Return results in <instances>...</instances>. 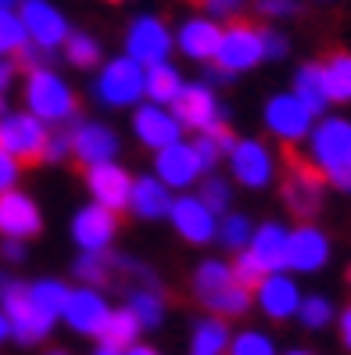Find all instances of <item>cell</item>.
Wrapping results in <instances>:
<instances>
[{"instance_id":"obj_1","label":"cell","mask_w":351,"mask_h":355,"mask_svg":"<svg viewBox=\"0 0 351 355\" xmlns=\"http://www.w3.org/2000/svg\"><path fill=\"white\" fill-rule=\"evenodd\" d=\"M190 291H194V302H201L204 309L219 320H237V316H247L251 312V291L240 287L237 277H233V266L222 262V259H204L197 269H194V280H190Z\"/></svg>"},{"instance_id":"obj_2","label":"cell","mask_w":351,"mask_h":355,"mask_svg":"<svg viewBox=\"0 0 351 355\" xmlns=\"http://www.w3.org/2000/svg\"><path fill=\"white\" fill-rule=\"evenodd\" d=\"M22 97H26V112L36 115V119L44 122V126H51V130L72 122L75 112H79L75 90H72L54 69H33V72H26Z\"/></svg>"},{"instance_id":"obj_3","label":"cell","mask_w":351,"mask_h":355,"mask_svg":"<svg viewBox=\"0 0 351 355\" xmlns=\"http://www.w3.org/2000/svg\"><path fill=\"white\" fill-rule=\"evenodd\" d=\"M308 162L337 183L341 191H351V122L348 119H323L308 133Z\"/></svg>"},{"instance_id":"obj_4","label":"cell","mask_w":351,"mask_h":355,"mask_svg":"<svg viewBox=\"0 0 351 355\" xmlns=\"http://www.w3.org/2000/svg\"><path fill=\"white\" fill-rule=\"evenodd\" d=\"M0 312L11 320V341L18 345H39L51 338L54 320H47L29 298V280H18L11 273H0Z\"/></svg>"},{"instance_id":"obj_5","label":"cell","mask_w":351,"mask_h":355,"mask_svg":"<svg viewBox=\"0 0 351 355\" xmlns=\"http://www.w3.org/2000/svg\"><path fill=\"white\" fill-rule=\"evenodd\" d=\"M283 205L301 223H312V216L323 205V173L301 155L283 158Z\"/></svg>"},{"instance_id":"obj_6","label":"cell","mask_w":351,"mask_h":355,"mask_svg":"<svg viewBox=\"0 0 351 355\" xmlns=\"http://www.w3.org/2000/svg\"><path fill=\"white\" fill-rule=\"evenodd\" d=\"M47 137H51V126H44L29 112H4V119H0V151H8L22 165L44 162Z\"/></svg>"},{"instance_id":"obj_7","label":"cell","mask_w":351,"mask_h":355,"mask_svg":"<svg viewBox=\"0 0 351 355\" xmlns=\"http://www.w3.org/2000/svg\"><path fill=\"white\" fill-rule=\"evenodd\" d=\"M258 61H265L262 29H255L251 22H233L230 29H222L219 51H215V72L219 76L251 72Z\"/></svg>"},{"instance_id":"obj_8","label":"cell","mask_w":351,"mask_h":355,"mask_svg":"<svg viewBox=\"0 0 351 355\" xmlns=\"http://www.w3.org/2000/svg\"><path fill=\"white\" fill-rule=\"evenodd\" d=\"M172 115L183 130L194 133H215L219 126H226V112L208 83H183L179 97L172 101Z\"/></svg>"},{"instance_id":"obj_9","label":"cell","mask_w":351,"mask_h":355,"mask_svg":"<svg viewBox=\"0 0 351 355\" xmlns=\"http://www.w3.org/2000/svg\"><path fill=\"white\" fill-rule=\"evenodd\" d=\"M230 169H233V180L247 191H265L273 187L276 176H280V165H276V151L269 144H262L255 137H244L233 144L230 151Z\"/></svg>"},{"instance_id":"obj_10","label":"cell","mask_w":351,"mask_h":355,"mask_svg":"<svg viewBox=\"0 0 351 355\" xmlns=\"http://www.w3.org/2000/svg\"><path fill=\"white\" fill-rule=\"evenodd\" d=\"M18 18H22V26H26V36H29V44L39 47V51H57V47H65V40L72 36L69 29V18L61 15L51 0H18Z\"/></svg>"},{"instance_id":"obj_11","label":"cell","mask_w":351,"mask_h":355,"mask_svg":"<svg viewBox=\"0 0 351 355\" xmlns=\"http://www.w3.org/2000/svg\"><path fill=\"white\" fill-rule=\"evenodd\" d=\"M93 94L108 108H129V104H136L143 97V65H136L133 58L108 61L93 83Z\"/></svg>"},{"instance_id":"obj_12","label":"cell","mask_w":351,"mask_h":355,"mask_svg":"<svg viewBox=\"0 0 351 355\" xmlns=\"http://www.w3.org/2000/svg\"><path fill=\"white\" fill-rule=\"evenodd\" d=\"M172 44H176V36L169 33V26L158 15H140L126 33V58H133L143 69H151V65L169 61Z\"/></svg>"},{"instance_id":"obj_13","label":"cell","mask_w":351,"mask_h":355,"mask_svg":"<svg viewBox=\"0 0 351 355\" xmlns=\"http://www.w3.org/2000/svg\"><path fill=\"white\" fill-rule=\"evenodd\" d=\"M61 320H65L69 330L82 334V338H97L100 341V334H105V327L111 320V305H108V298L100 295L97 287H72Z\"/></svg>"},{"instance_id":"obj_14","label":"cell","mask_w":351,"mask_h":355,"mask_svg":"<svg viewBox=\"0 0 351 355\" xmlns=\"http://www.w3.org/2000/svg\"><path fill=\"white\" fill-rule=\"evenodd\" d=\"M118 234V216L100 205H82L72 216V241L82 255H105Z\"/></svg>"},{"instance_id":"obj_15","label":"cell","mask_w":351,"mask_h":355,"mask_svg":"<svg viewBox=\"0 0 351 355\" xmlns=\"http://www.w3.org/2000/svg\"><path fill=\"white\" fill-rule=\"evenodd\" d=\"M312 119L316 115L308 112L294 94H276V97H269V104H265V126H269V133L283 144L308 140V133H312V126H316Z\"/></svg>"},{"instance_id":"obj_16","label":"cell","mask_w":351,"mask_h":355,"mask_svg":"<svg viewBox=\"0 0 351 355\" xmlns=\"http://www.w3.org/2000/svg\"><path fill=\"white\" fill-rule=\"evenodd\" d=\"M82 180H87V191H90V201L108 208V212H122L129 205V187H133V176L122 169L118 162H105V165H90L82 169Z\"/></svg>"},{"instance_id":"obj_17","label":"cell","mask_w":351,"mask_h":355,"mask_svg":"<svg viewBox=\"0 0 351 355\" xmlns=\"http://www.w3.org/2000/svg\"><path fill=\"white\" fill-rule=\"evenodd\" d=\"M44 230V212L36 198L26 191H8L0 194V237L4 241H33Z\"/></svg>"},{"instance_id":"obj_18","label":"cell","mask_w":351,"mask_h":355,"mask_svg":"<svg viewBox=\"0 0 351 355\" xmlns=\"http://www.w3.org/2000/svg\"><path fill=\"white\" fill-rule=\"evenodd\" d=\"M133 133H136V140L143 144V148L158 155L165 148H172V144H179L183 126L169 108H161V104H140V108L133 112Z\"/></svg>"},{"instance_id":"obj_19","label":"cell","mask_w":351,"mask_h":355,"mask_svg":"<svg viewBox=\"0 0 351 355\" xmlns=\"http://www.w3.org/2000/svg\"><path fill=\"white\" fill-rule=\"evenodd\" d=\"M169 219L176 226V234L187 241V244H212L215 241V230H219V219L208 212V205H204L197 194H183L179 201H172L169 208Z\"/></svg>"},{"instance_id":"obj_20","label":"cell","mask_w":351,"mask_h":355,"mask_svg":"<svg viewBox=\"0 0 351 355\" xmlns=\"http://www.w3.org/2000/svg\"><path fill=\"white\" fill-rule=\"evenodd\" d=\"M69 137H72V158L82 169L115 162V155H118V133L111 126H105V122H79Z\"/></svg>"},{"instance_id":"obj_21","label":"cell","mask_w":351,"mask_h":355,"mask_svg":"<svg viewBox=\"0 0 351 355\" xmlns=\"http://www.w3.org/2000/svg\"><path fill=\"white\" fill-rule=\"evenodd\" d=\"M330 262V237L319 226L301 223L291 230V252H287V269H298V273H319Z\"/></svg>"},{"instance_id":"obj_22","label":"cell","mask_w":351,"mask_h":355,"mask_svg":"<svg viewBox=\"0 0 351 355\" xmlns=\"http://www.w3.org/2000/svg\"><path fill=\"white\" fill-rule=\"evenodd\" d=\"M154 176L169 187V191H187L201 180V162L194 155L190 144H172V148H165L154 155Z\"/></svg>"},{"instance_id":"obj_23","label":"cell","mask_w":351,"mask_h":355,"mask_svg":"<svg viewBox=\"0 0 351 355\" xmlns=\"http://www.w3.org/2000/svg\"><path fill=\"white\" fill-rule=\"evenodd\" d=\"M301 298L305 295L298 291L294 277H287V273H269L255 287V302H258V309L269 320H291V316H298Z\"/></svg>"},{"instance_id":"obj_24","label":"cell","mask_w":351,"mask_h":355,"mask_svg":"<svg viewBox=\"0 0 351 355\" xmlns=\"http://www.w3.org/2000/svg\"><path fill=\"white\" fill-rule=\"evenodd\" d=\"M247 252L258 259V266L265 273H283L287 269V252H291V230L280 226V223H262L255 234Z\"/></svg>"},{"instance_id":"obj_25","label":"cell","mask_w":351,"mask_h":355,"mask_svg":"<svg viewBox=\"0 0 351 355\" xmlns=\"http://www.w3.org/2000/svg\"><path fill=\"white\" fill-rule=\"evenodd\" d=\"M129 212L136 219H165L172 208V191L158 176H140L129 187Z\"/></svg>"},{"instance_id":"obj_26","label":"cell","mask_w":351,"mask_h":355,"mask_svg":"<svg viewBox=\"0 0 351 355\" xmlns=\"http://www.w3.org/2000/svg\"><path fill=\"white\" fill-rule=\"evenodd\" d=\"M219 40H222L219 22H212V18L204 15V18H190V22H183V26H179L176 44H179L183 54L194 58V61H215Z\"/></svg>"},{"instance_id":"obj_27","label":"cell","mask_w":351,"mask_h":355,"mask_svg":"<svg viewBox=\"0 0 351 355\" xmlns=\"http://www.w3.org/2000/svg\"><path fill=\"white\" fill-rule=\"evenodd\" d=\"M179 90H183V76H179V69L169 65V61L143 69V97H147V104L169 108V104L179 97Z\"/></svg>"},{"instance_id":"obj_28","label":"cell","mask_w":351,"mask_h":355,"mask_svg":"<svg viewBox=\"0 0 351 355\" xmlns=\"http://www.w3.org/2000/svg\"><path fill=\"white\" fill-rule=\"evenodd\" d=\"M230 352V327L219 316H204L194 323L190 334V355H226Z\"/></svg>"},{"instance_id":"obj_29","label":"cell","mask_w":351,"mask_h":355,"mask_svg":"<svg viewBox=\"0 0 351 355\" xmlns=\"http://www.w3.org/2000/svg\"><path fill=\"white\" fill-rule=\"evenodd\" d=\"M301 104L312 115H323L326 112V104H330V97H326V83H323V65H301L298 69V76H294V90H291Z\"/></svg>"},{"instance_id":"obj_30","label":"cell","mask_w":351,"mask_h":355,"mask_svg":"<svg viewBox=\"0 0 351 355\" xmlns=\"http://www.w3.org/2000/svg\"><path fill=\"white\" fill-rule=\"evenodd\" d=\"M69 284L65 280H54V277H44V280H29V298L33 305L44 312L47 320H61V312H65V302H69Z\"/></svg>"},{"instance_id":"obj_31","label":"cell","mask_w":351,"mask_h":355,"mask_svg":"<svg viewBox=\"0 0 351 355\" xmlns=\"http://www.w3.org/2000/svg\"><path fill=\"white\" fill-rule=\"evenodd\" d=\"M323 83H326V97L348 104L351 101V54L348 51H334L323 61Z\"/></svg>"},{"instance_id":"obj_32","label":"cell","mask_w":351,"mask_h":355,"mask_svg":"<svg viewBox=\"0 0 351 355\" xmlns=\"http://www.w3.org/2000/svg\"><path fill=\"white\" fill-rule=\"evenodd\" d=\"M126 309L136 316L140 330H154V327H161V320H165V298H161L158 287H133Z\"/></svg>"},{"instance_id":"obj_33","label":"cell","mask_w":351,"mask_h":355,"mask_svg":"<svg viewBox=\"0 0 351 355\" xmlns=\"http://www.w3.org/2000/svg\"><path fill=\"white\" fill-rule=\"evenodd\" d=\"M233 144H237V137L226 130V126H219L215 133H197V140L190 144V148H194V155H197V162H201V173L215 169L219 158L233 151Z\"/></svg>"},{"instance_id":"obj_34","label":"cell","mask_w":351,"mask_h":355,"mask_svg":"<svg viewBox=\"0 0 351 355\" xmlns=\"http://www.w3.org/2000/svg\"><path fill=\"white\" fill-rule=\"evenodd\" d=\"M136 338H140V323H136L133 312L129 309H111V320H108L105 334H100V341L126 352V348L136 345Z\"/></svg>"},{"instance_id":"obj_35","label":"cell","mask_w":351,"mask_h":355,"mask_svg":"<svg viewBox=\"0 0 351 355\" xmlns=\"http://www.w3.org/2000/svg\"><path fill=\"white\" fill-rule=\"evenodd\" d=\"M29 47L26 26L15 8H0V58H18Z\"/></svg>"},{"instance_id":"obj_36","label":"cell","mask_w":351,"mask_h":355,"mask_svg":"<svg viewBox=\"0 0 351 355\" xmlns=\"http://www.w3.org/2000/svg\"><path fill=\"white\" fill-rule=\"evenodd\" d=\"M251 234H255V226L247 223V216L226 212V219H222L219 230H215V241H219L222 248H230V252H247V244H251Z\"/></svg>"},{"instance_id":"obj_37","label":"cell","mask_w":351,"mask_h":355,"mask_svg":"<svg viewBox=\"0 0 351 355\" xmlns=\"http://www.w3.org/2000/svg\"><path fill=\"white\" fill-rule=\"evenodd\" d=\"M65 58H69V65H75V69H93L100 61V44L93 36H87V33H72L65 40Z\"/></svg>"},{"instance_id":"obj_38","label":"cell","mask_w":351,"mask_h":355,"mask_svg":"<svg viewBox=\"0 0 351 355\" xmlns=\"http://www.w3.org/2000/svg\"><path fill=\"white\" fill-rule=\"evenodd\" d=\"M298 320L308 330H323V327H330V320H334V305H330V298H323V295H305L301 305H298Z\"/></svg>"},{"instance_id":"obj_39","label":"cell","mask_w":351,"mask_h":355,"mask_svg":"<svg viewBox=\"0 0 351 355\" xmlns=\"http://www.w3.org/2000/svg\"><path fill=\"white\" fill-rule=\"evenodd\" d=\"M226 355H280L276 341L262 330H240L237 338H230V352Z\"/></svg>"},{"instance_id":"obj_40","label":"cell","mask_w":351,"mask_h":355,"mask_svg":"<svg viewBox=\"0 0 351 355\" xmlns=\"http://www.w3.org/2000/svg\"><path fill=\"white\" fill-rule=\"evenodd\" d=\"M108 252L105 255H79L75 259V277L82 280V287H100V284H108L111 280V269H108Z\"/></svg>"},{"instance_id":"obj_41","label":"cell","mask_w":351,"mask_h":355,"mask_svg":"<svg viewBox=\"0 0 351 355\" xmlns=\"http://www.w3.org/2000/svg\"><path fill=\"white\" fill-rule=\"evenodd\" d=\"M204 205H208V212L219 216V212H230V201H233V191H230V183L219 180V176H208L201 183V194H197Z\"/></svg>"},{"instance_id":"obj_42","label":"cell","mask_w":351,"mask_h":355,"mask_svg":"<svg viewBox=\"0 0 351 355\" xmlns=\"http://www.w3.org/2000/svg\"><path fill=\"white\" fill-rule=\"evenodd\" d=\"M233 277H237L240 287H247V291L255 295V287H258L265 277H269V273H265V269L258 266V259H255L251 252H237V259H233Z\"/></svg>"},{"instance_id":"obj_43","label":"cell","mask_w":351,"mask_h":355,"mask_svg":"<svg viewBox=\"0 0 351 355\" xmlns=\"http://www.w3.org/2000/svg\"><path fill=\"white\" fill-rule=\"evenodd\" d=\"M65 158H72V137L65 130H51L47 148H44V162L57 165V162H65Z\"/></svg>"},{"instance_id":"obj_44","label":"cell","mask_w":351,"mask_h":355,"mask_svg":"<svg viewBox=\"0 0 351 355\" xmlns=\"http://www.w3.org/2000/svg\"><path fill=\"white\" fill-rule=\"evenodd\" d=\"M22 162H15L8 151H0V194L8 191H18V183H22Z\"/></svg>"},{"instance_id":"obj_45","label":"cell","mask_w":351,"mask_h":355,"mask_svg":"<svg viewBox=\"0 0 351 355\" xmlns=\"http://www.w3.org/2000/svg\"><path fill=\"white\" fill-rule=\"evenodd\" d=\"M204 11H208L212 22L215 18H237L244 11V0H204Z\"/></svg>"},{"instance_id":"obj_46","label":"cell","mask_w":351,"mask_h":355,"mask_svg":"<svg viewBox=\"0 0 351 355\" xmlns=\"http://www.w3.org/2000/svg\"><path fill=\"white\" fill-rule=\"evenodd\" d=\"M26 241H0V259H4L8 266H22L26 262Z\"/></svg>"},{"instance_id":"obj_47","label":"cell","mask_w":351,"mask_h":355,"mask_svg":"<svg viewBox=\"0 0 351 355\" xmlns=\"http://www.w3.org/2000/svg\"><path fill=\"white\" fill-rule=\"evenodd\" d=\"M258 11L269 15V18H287V15L298 11V4L294 0H258Z\"/></svg>"},{"instance_id":"obj_48","label":"cell","mask_w":351,"mask_h":355,"mask_svg":"<svg viewBox=\"0 0 351 355\" xmlns=\"http://www.w3.org/2000/svg\"><path fill=\"white\" fill-rule=\"evenodd\" d=\"M262 47H265V58H283L287 54V40L276 29H265L262 33Z\"/></svg>"},{"instance_id":"obj_49","label":"cell","mask_w":351,"mask_h":355,"mask_svg":"<svg viewBox=\"0 0 351 355\" xmlns=\"http://www.w3.org/2000/svg\"><path fill=\"white\" fill-rule=\"evenodd\" d=\"M15 83V61L11 58H0V94Z\"/></svg>"},{"instance_id":"obj_50","label":"cell","mask_w":351,"mask_h":355,"mask_svg":"<svg viewBox=\"0 0 351 355\" xmlns=\"http://www.w3.org/2000/svg\"><path fill=\"white\" fill-rule=\"evenodd\" d=\"M341 341H344V348L351 352V305L341 312Z\"/></svg>"},{"instance_id":"obj_51","label":"cell","mask_w":351,"mask_h":355,"mask_svg":"<svg viewBox=\"0 0 351 355\" xmlns=\"http://www.w3.org/2000/svg\"><path fill=\"white\" fill-rule=\"evenodd\" d=\"M8 341H11V320L0 312V345H8Z\"/></svg>"},{"instance_id":"obj_52","label":"cell","mask_w":351,"mask_h":355,"mask_svg":"<svg viewBox=\"0 0 351 355\" xmlns=\"http://www.w3.org/2000/svg\"><path fill=\"white\" fill-rule=\"evenodd\" d=\"M126 355H161L154 345H133V348H126Z\"/></svg>"},{"instance_id":"obj_53","label":"cell","mask_w":351,"mask_h":355,"mask_svg":"<svg viewBox=\"0 0 351 355\" xmlns=\"http://www.w3.org/2000/svg\"><path fill=\"white\" fill-rule=\"evenodd\" d=\"M93 355H126V352H122V348H111V345H105V341H97Z\"/></svg>"},{"instance_id":"obj_54","label":"cell","mask_w":351,"mask_h":355,"mask_svg":"<svg viewBox=\"0 0 351 355\" xmlns=\"http://www.w3.org/2000/svg\"><path fill=\"white\" fill-rule=\"evenodd\" d=\"M4 112H8V104H4V94H0V119H4Z\"/></svg>"},{"instance_id":"obj_55","label":"cell","mask_w":351,"mask_h":355,"mask_svg":"<svg viewBox=\"0 0 351 355\" xmlns=\"http://www.w3.org/2000/svg\"><path fill=\"white\" fill-rule=\"evenodd\" d=\"M287 355H312V352H305V348H294V352H287Z\"/></svg>"},{"instance_id":"obj_56","label":"cell","mask_w":351,"mask_h":355,"mask_svg":"<svg viewBox=\"0 0 351 355\" xmlns=\"http://www.w3.org/2000/svg\"><path fill=\"white\" fill-rule=\"evenodd\" d=\"M0 8H15V0H0Z\"/></svg>"},{"instance_id":"obj_57","label":"cell","mask_w":351,"mask_h":355,"mask_svg":"<svg viewBox=\"0 0 351 355\" xmlns=\"http://www.w3.org/2000/svg\"><path fill=\"white\" fill-rule=\"evenodd\" d=\"M47 355H69V352H61V348H54V352H47Z\"/></svg>"}]
</instances>
